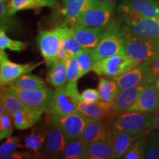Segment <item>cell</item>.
Wrapping results in <instances>:
<instances>
[{"mask_svg": "<svg viewBox=\"0 0 159 159\" xmlns=\"http://www.w3.org/2000/svg\"><path fill=\"white\" fill-rule=\"evenodd\" d=\"M9 88L26 106L43 112L48 108L54 93L52 89L47 87L35 90H23L9 85Z\"/></svg>", "mask_w": 159, "mask_h": 159, "instance_id": "cell-11", "label": "cell"}, {"mask_svg": "<svg viewBox=\"0 0 159 159\" xmlns=\"http://www.w3.org/2000/svg\"><path fill=\"white\" fill-rule=\"evenodd\" d=\"M80 98L82 101H85L87 102H94L100 99L98 89H85L80 94Z\"/></svg>", "mask_w": 159, "mask_h": 159, "instance_id": "cell-39", "label": "cell"}, {"mask_svg": "<svg viewBox=\"0 0 159 159\" xmlns=\"http://www.w3.org/2000/svg\"><path fill=\"white\" fill-rule=\"evenodd\" d=\"M63 27L45 30H41L39 32L38 43L44 62L49 66L55 62L61 48V40Z\"/></svg>", "mask_w": 159, "mask_h": 159, "instance_id": "cell-10", "label": "cell"}, {"mask_svg": "<svg viewBox=\"0 0 159 159\" xmlns=\"http://www.w3.org/2000/svg\"><path fill=\"white\" fill-rule=\"evenodd\" d=\"M117 11L125 21L159 17V0H125Z\"/></svg>", "mask_w": 159, "mask_h": 159, "instance_id": "cell-7", "label": "cell"}, {"mask_svg": "<svg viewBox=\"0 0 159 159\" xmlns=\"http://www.w3.org/2000/svg\"><path fill=\"white\" fill-rule=\"evenodd\" d=\"M113 136L87 144L86 159H114Z\"/></svg>", "mask_w": 159, "mask_h": 159, "instance_id": "cell-24", "label": "cell"}, {"mask_svg": "<svg viewBox=\"0 0 159 159\" xmlns=\"http://www.w3.org/2000/svg\"><path fill=\"white\" fill-rule=\"evenodd\" d=\"M149 130L142 133H131L125 131H113V146L114 158H122L130 146L138 139L146 136Z\"/></svg>", "mask_w": 159, "mask_h": 159, "instance_id": "cell-19", "label": "cell"}, {"mask_svg": "<svg viewBox=\"0 0 159 159\" xmlns=\"http://www.w3.org/2000/svg\"><path fill=\"white\" fill-rule=\"evenodd\" d=\"M71 54L69 52H68L66 49H63V48H60L59 51H58V53H57V59L58 60H65V61H66L67 59L69 58V57L70 56Z\"/></svg>", "mask_w": 159, "mask_h": 159, "instance_id": "cell-43", "label": "cell"}, {"mask_svg": "<svg viewBox=\"0 0 159 159\" xmlns=\"http://www.w3.org/2000/svg\"><path fill=\"white\" fill-rule=\"evenodd\" d=\"M21 147L19 136L8 137L7 140L0 146V158L14 152Z\"/></svg>", "mask_w": 159, "mask_h": 159, "instance_id": "cell-38", "label": "cell"}, {"mask_svg": "<svg viewBox=\"0 0 159 159\" xmlns=\"http://www.w3.org/2000/svg\"><path fill=\"white\" fill-rule=\"evenodd\" d=\"M76 57L77 62H78L80 69V78H81L83 76L88 74L91 70H92L94 61L91 56V53L83 50L77 54Z\"/></svg>", "mask_w": 159, "mask_h": 159, "instance_id": "cell-34", "label": "cell"}, {"mask_svg": "<svg viewBox=\"0 0 159 159\" xmlns=\"http://www.w3.org/2000/svg\"><path fill=\"white\" fill-rule=\"evenodd\" d=\"M13 117L8 113L5 112L0 115V140L7 139L13 134Z\"/></svg>", "mask_w": 159, "mask_h": 159, "instance_id": "cell-36", "label": "cell"}, {"mask_svg": "<svg viewBox=\"0 0 159 159\" xmlns=\"http://www.w3.org/2000/svg\"><path fill=\"white\" fill-rule=\"evenodd\" d=\"M111 121V131H125L142 133L150 130L153 122V115L148 113L125 111L116 114Z\"/></svg>", "mask_w": 159, "mask_h": 159, "instance_id": "cell-4", "label": "cell"}, {"mask_svg": "<svg viewBox=\"0 0 159 159\" xmlns=\"http://www.w3.org/2000/svg\"><path fill=\"white\" fill-rule=\"evenodd\" d=\"M80 101L77 81L68 82L57 88L53 93L48 108L46 110L49 120H56L77 111Z\"/></svg>", "mask_w": 159, "mask_h": 159, "instance_id": "cell-1", "label": "cell"}, {"mask_svg": "<svg viewBox=\"0 0 159 159\" xmlns=\"http://www.w3.org/2000/svg\"><path fill=\"white\" fill-rule=\"evenodd\" d=\"M0 102H2L6 112L13 116L16 112L26 108V105L8 87L2 86L0 92Z\"/></svg>", "mask_w": 159, "mask_h": 159, "instance_id": "cell-28", "label": "cell"}, {"mask_svg": "<svg viewBox=\"0 0 159 159\" xmlns=\"http://www.w3.org/2000/svg\"><path fill=\"white\" fill-rule=\"evenodd\" d=\"M98 91L101 99L112 105L120 91L118 84L115 80L105 77H100L99 79Z\"/></svg>", "mask_w": 159, "mask_h": 159, "instance_id": "cell-29", "label": "cell"}, {"mask_svg": "<svg viewBox=\"0 0 159 159\" xmlns=\"http://www.w3.org/2000/svg\"><path fill=\"white\" fill-rule=\"evenodd\" d=\"M7 1V0H0V2H5Z\"/></svg>", "mask_w": 159, "mask_h": 159, "instance_id": "cell-46", "label": "cell"}, {"mask_svg": "<svg viewBox=\"0 0 159 159\" xmlns=\"http://www.w3.org/2000/svg\"><path fill=\"white\" fill-rule=\"evenodd\" d=\"M66 71L68 82L77 81L80 79V69L77 61L76 55H71L66 60Z\"/></svg>", "mask_w": 159, "mask_h": 159, "instance_id": "cell-37", "label": "cell"}, {"mask_svg": "<svg viewBox=\"0 0 159 159\" xmlns=\"http://www.w3.org/2000/svg\"><path fill=\"white\" fill-rule=\"evenodd\" d=\"M119 54L127 55L125 49L122 29L116 23L111 22L91 55L95 61Z\"/></svg>", "mask_w": 159, "mask_h": 159, "instance_id": "cell-3", "label": "cell"}, {"mask_svg": "<svg viewBox=\"0 0 159 159\" xmlns=\"http://www.w3.org/2000/svg\"><path fill=\"white\" fill-rule=\"evenodd\" d=\"M144 159H159V130L150 129L144 138Z\"/></svg>", "mask_w": 159, "mask_h": 159, "instance_id": "cell-30", "label": "cell"}, {"mask_svg": "<svg viewBox=\"0 0 159 159\" xmlns=\"http://www.w3.org/2000/svg\"><path fill=\"white\" fill-rule=\"evenodd\" d=\"M159 108V88L156 84H150L139 95V98L128 111L149 113Z\"/></svg>", "mask_w": 159, "mask_h": 159, "instance_id": "cell-16", "label": "cell"}, {"mask_svg": "<svg viewBox=\"0 0 159 159\" xmlns=\"http://www.w3.org/2000/svg\"><path fill=\"white\" fill-rule=\"evenodd\" d=\"M151 64H152V72L155 78L159 77V55L157 56L156 59L151 61Z\"/></svg>", "mask_w": 159, "mask_h": 159, "instance_id": "cell-41", "label": "cell"}, {"mask_svg": "<svg viewBox=\"0 0 159 159\" xmlns=\"http://www.w3.org/2000/svg\"><path fill=\"white\" fill-rule=\"evenodd\" d=\"M10 85L23 90H35L46 87L44 81L42 79L29 73L22 75Z\"/></svg>", "mask_w": 159, "mask_h": 159, "instance_id": "cell-31", "label": "cell"}, {"mask_svg": "<svg viewBox=\"0 0 159 159\" xmlns=\"http://www.w3.org/2000/svg\"><path fill=\"white\" fill-rule=\"evenodd\" d=\"M113 136L110 126L105 122V119H91L87 123L80 139L85 144L108 139Z\"/></svg>", "mask_w": 159, "mask_h": 159, "instance_id": "cell-17", "label": "cell"}, {"mask_svg": "<svg viewBox=\"0 0 159 159\" xmlns=\"http://www.w3.org/2000/svg\"><path fill=\"white\" fill-rule=\"evenodd\" d=\"M141 63L128 55L119 54L95 61L92 71L99 76L114 78L132 70Z\"/></svg>", "mask_w": 159, "mask_h": 159, "instance_id": "cell-5", "label": "cell"}, {"mask_svg": "<svg viewBox=\"0 0 159 159\" xmlns=\"http://www.w3.org/2000/svg\"><path fill=\"white\" fill-rule=\"evenodd\" d=\"M47 80L52 85L58 88L66 83V61L56 59L50 66L47 75Z\"/></svg>", "mask_w": 159, "mask_h": 159, "instance_id": "cell-27", "label": "cell"}, {"mask_svg": "<svg viewBox=\"0 0 159 159\" xmlns=\"http://www.w3.org/2000/svg\"><path fill=\"white\" fill-rule=\"evenodd\" d=\"M33 158V155L30 152H19L14 151L8 155L1 157V159H25V158Z\"/></svg>", "mask_w": 159, "mask_h": 159, "instance_id": "cell-40", "label": "cell"}, {"mask_svg": "<svg viewBox=\"0 0 159 159\" xmlns=\"http://www.w3.org/2000/svg\"><path fill=\"white\" fill-rule=\"evenodd\" d=\"M43 62L19 64L12 62L5 50H0V85H10L22 75L31 72Z\"/></svg>", "mask_w": 159, "mask_h": 159, "instance_id": "cell-8", "label": "cell"}, {"mask_svg": "<svg viewBox=\"0 0 159 159\" xmlns=\"http://www.w3.org/2000/svg\"><path fill=\"white\" fill-rule=\"evenodd\" d=\"M97 1L104 2H116V0H97Z\"/></svg>", "mask_w": 159, "mask_h": 159, "instance_id": "cell-44", "label": "cell"}, {"mask_svg": "<svg viewBox=\"0 0 159 159\" xmlns=\"http://www.w3.org/2000/svg\"><path fill=\"white\" fill-rule=\"evenodd\" d=\"M156 85H157V86H158V88H159V78H158V80H157V81H156Z\"/></svg>", "mask_w": 159, "mask_h": 159, "instance_id": "cell-45", "label": "cell"}, {"mask_svg": "<svg viewBox=\"0 0 159 159\" xmlns=\"http://www.w3.org/2000/svg\"><path fill=\"white\" fill-rule=\"evenodd\" d=\"M73 33H74L73 27H63L61 47L66 49L71 55H76L81 51H83V49L75 39Z\"/></svg>", "mask_w": 159, "mask_h": 159, "instance_id": "cell-32", "label": "cell"}, {"mask_svg": "<svg viewBox=\"0 0 159 159\" xmlns=\"http://www.w3.org/2000/svg\"><path fill=\"white\" fill-rule=\"evenodd\" d=\"M112 105L101 99L94 102H87L81 100L77 110L90 119L105 120L113 114Z\"/></svg>", "mask_w": 159, "mask_h": 159, "instance_id": "cell-21", "label": "cell"}, {"mask_svg": "<svg viewBox=\"0 0 159 159\" xmlns=\"http://www.w3.org/2000/svg\"><path fill=\"white\" fill-rule=\"evenodd\" d=\"M87 144L80 138H68L61 158L86 159Z\"/></svg>", "mask_w": 159, "mask_h": 159, "instance_id": "cell-26", "label": "cell"}, {"mask_svg": "<svg viewBox=\"0 0 159 159\" xmlns=\"http://www.w3.org/2000/svg\"><path fill=\"white\" fill-rule=\"evenodd\" d=\"M151 129L159 130V108L156 111L153 115V122H152Z\"/></svg>", "mask_w": 159, "mask_h": 159, "instance_id": "cell-42", "label": "cell"}, {"mask_svg": "<svg viewBox=\"0 0 159 159\" xmlns=\"http://www.w3.org/2000/svg\"><path fill=\"white\" fill-rule=\"evenodd\" d=\"M108 25L99 27H73V34L83 50L91 53L100 41Z\"/></svg>", "mask_w": 159, "mask_h": 159, "instance_id": "cell-15", "label": "cell"}, {"mask_svg": "<svg viewBox=\"0 0 159 159\" xmlns=\"http://www.w3.org/2000/svg\"><path fill=\"white\" fill-rule=\"evenodd\" d=\"M150 84L139 85L119 91L112 105L113 114L128 111L131 105L139 98V95Z\"/></svg>", "mask_w": 159, "mask_h": 159, "instance_id": "cell-18", "label": "cell"}, {"mask_svg": "<svg viewBox=\"0 0 159 159\" xmlns=\"http://www.w3.org/2000/svg\"><path fill=\"white\" fill-rule=\"evenodd\" d=\"M124 28L139 36L159 41V17L125 20Z\"/></svg>", "mask_w": 159, "mask_h": 159, "instance_id": "cell-14", "label": "cell"}, {"mask_svg": "<svg viewBox=\"0 0 159 159\" xmlns=\"http://www.w3.org/2000/svg\"><path fill=\"white\" fill-rule=\"evenodd\" d=\"M42 7L59 10L60 5L56 0H9L7 4V13L12 16L19 11Z\"/></svg>", "mask_w": 159, "mask_h": 159, "instance_id": "cell-20", "label": "cell"}, {"mask_svg": "<svg viewBox=\"0 0 159 159\" xmlns=\"http://www.w3.org/2000/svg\"><path fill=\"white\" fill-rule=\"evenodd\" d=\"M144 138L138 139L130 145L122 158L124 159H142L144 153Z\"/></svg>", "mask_w": 159, "mask_h": 159, "instance_id": "cell-35", "label": "cell"}, {"mask_svg": "<svg viewBox=\"0 0 159 159\" xmlns=\"http://www.w3.org/2000/svg\"><path fill=\"white\" fill-rule=\"evenodd\" d=\"M66 136L59 125L53 120H49L47 139L42 152L43 155L61 158L64 150Z\"/></svg>", "mask_w": 159, "mask_h": 159, "instance_id": "cell-12", "label": "cell"}, {"mask_svg": "<svg viewBox=\"0 0 159 159\" xmlns=\"http://www.w3.org/2000/svg\"><path fill=\"white\" fill-rule=\"evenodd\" d=\"M27 46H28V43L10 39L6 35L5 30L1 27L0 29V50L9 49L11 51L21 52L27 49Z\"/></svg>", "mask_w": 159, "mask_h": 159, "instance_id": "cell-33", "label": "cell"}, {"mask_svg": "<svg viewBox=\"0 0 159 159\" xmlns=\"http://www.w3.org/2000/svg\"><path fill=\"white\" fill-rule=\"evenodd\" d=\"M90 119L89 117L77 111L53 121L59 125L66 137L80 138Z\"/></svg>", "mask_w": 159, "mask_h": 159, "instance_id": "cell-13", "label": "cell"}, {"mask_svg": "<svg viewBox=\"0 0 159 159\" xmlns=\"http://www.w3.org/2000/svg\"><path fill=\"white\" fill-rule=\"evenodd\" d=\"M116 81L119 91L143 84H152L156 80L152 72L151 61L143 62L120 76L113 78Z\"/></svg>", "mask_w": 159, "mask_h": 159, "instance_id": "cell-9", "label": "cell"}, {"mask_svg": "<svg viewBox=\"0 0 159 159\" xmlns=\"http://www.w3.org/2000/svg\"><path fill=\"white\" fill-rule=\"evenodd\" d=\"M115 3L95 0L94 4L80 16L73 27H99L108 25L114 15Z\"/></svg>", "mask_w": 159, "mask_h": 159, "instance_id": "cell-6", "label": "cell"}, {"mask_svg": "<svg viewBox=\"0 0 159 159\" xmlns=\"http://www.w3.org/2000/svg\"><path fill=\"white\" fill-rule=\"evenodd\" d=\"M43 111L29 107L21 109L12 116L16 128L18 130H26L35 126L42 116Z\"/></svg>", "mask_w": 159, "mask_h": 159, "instance_id": "cell-23", "label": "cell"}, {"mask_svg": "<svg viewBox=\"0 0 159 159\" xmlns=\"http://www.w3.org/2000/svg\"><path fill=\"white\" fill-rule=\"evenodd\" d=\"M125 49L131 58L140 63L152 61L159 55V41L139 36L122 29Z\"/></svg>", "mask_w": 159, "mask_h": 159, "instance_id": "cell-2", "label": "cell"}, {"mask_svg": "<svg viewBox=\"0 0 159 159\" xmlns=\"http://www.w3.org/2000/svg\"><path fill=\"white\" fill-rule=\"evenodd\" d=\"M95 0H63V14L66 17V24L73 27L83 12L88 10Z\"/></svg>", "mask_w": 159, "mask_h": 159, "instance_id": "cell-22", "label": "cell"}, {"mask_svg": "<svg viewBox=\"0 0 159 159\" xmlns=\"http://www.w3.org/2000/svg\"><path fill=\"white\" fill-rule=\"evenodd\" d=\"M48 125H39L33 129L31 134L25 138V146L35 153L42 151L47 139Z\"/></svg>", "mask_w": 159, "mask_h": 159, "instance_id": "cell-25", "label": "cell"}]
</instances>
